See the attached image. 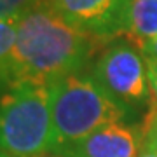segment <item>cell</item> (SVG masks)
I'll return each mask as SVG.
<instances>
[{
	"label": "cell",
	"instance_id": "cell-1",
	"mask_svg": "<svg viewBox=\"0 0 157 157\" xmlns=\"http://www.w3.org/2000/svg\"><path fill=\"white\" fill-rule=\"evenodd\" d=\"M107 42L110 40L72 26L42 2L17 21L16 42L0 73V87L54 84L70 73L80 72Z\"/></svg>",
	"mask_w": 157,
	"mask_h": 157
},
{
	"label": "cell",
	"instance_id": "cell-2",
	"mask_svg": "<svg viewBox=\"0 0 157 157\" xmlns=\"http://www.w3.org/2000/svg\"><path fill=\"white\" fill-rule=\"evenodd\" d=\"M49 108L56 152L87 138L94 131L121 122L126 103L113 98L93 75L70 73L49 86Z\"/></svg>",
	"mask_w": 157,
	"mask_h": 157
},
{
	"label": "cell",
	"instance_id": "cell-3",
	"mask_svg": "<svg viewBox=\"0 0 157 157\" xmlns=\"http://www.w3.org/2000/svg\"><path fill=\"white\" fill-rule=\"evenodd\" d=\"M0 148L12 157H40L56 152L49 86L0 87Z\"/></svg>",
	"mask_w": 157,
	"mask_h": 157
},
{
	"label": "cell",
	"instance_id": "cell-4",
	"mask_svg": "<svg viewBox=\"0 0 157 157\" xmlns=\"http://www.w3.org/2000/svg\"><path fill=\"white\" fill-rule=\"evenodd\" d=\"M122 103H140L147 98V63L141 51L129 40H117L101 51L91 73Z\"/></svg>",
	"mask_w": 157,
	"mask_h": 157
},
{
	"label": "cell",
	"instance_id": "cell-5",
	"mask_svg": "<svg viewBox=\"0 0 157 157\" xmlns=\"http://www.w3.org/2000/svg\"><path fill=\"white\" fill-rule=\"evenodd\" d=\"M72 26L112 40L117 37L121 0H44Z\"/></svg>",
	"mask_w": 157,
	"mask_h": 157
},
{
	"label": "cell",
	"instance_id": "cell-6",
	"mask_svg": "<svg viewBox=\"0 0 157 157\" xmlns=\"http://www.w3.org/2000/svg\"><path fill=\"white\" fill-rule=\"evenodd\" d=\"M70 157H138L140 138L124 124H110L65 148Z\"/></svg>",
	"mask_w": 157,
	"mask_h": 157
},
{
	"label": "cell",
	"instance_id": "cell-7",
	"mask_svg": "<svg viewBox=\"0 0 157 157\" xmlns=\"http://www.w3.org/2000/svg\"><path fill=\"white\" fill-rule=\"evenodd\" d=\"M141 47L157 37V0H122L117 37Z\"/></svg>",
	"mask_w": 157,
	"mask_h": 157
},
{
	"label": "cell",
	"instance_id": "cell-8",
	"mask_svg": "<svg viewBox=\"0 0 157 157\" xmlns=\"http://www.w3.org/2000/svg\"><path fill=\"white\" fill-rule=\"evenodd\" d=\"M17 21L19 19H7L0 21V73L4 72L9 56L12 52L17 35Z\"/></svg>",
	"mask_w": 157,
	"mask_h": 157
},
{
	"label": "cell",
	"instance_id": "cell-9",
	"mask_svg": "<svg viewBox=\"0 0 157 157\" xmlns=\"http://www.w3.org/2000/svg\"><path fill=\"white\" fill-rule=\"evenodd\" d=\"M44 0H0V21L19 19Z\"/></svg>",
	"mask_w": 157,
	"mask_h": 157
},
{
	"label": "cell",
	"instance_id": "cell-10",
	"mask_svg": "<svg viewBox=\"0 0 157 157\" xmlns=\"http://www.w3.org/2000/svg\"><path fill=\"white\" fill-rule=\"evenodd\" d=\"M141 147L157 152V112H147L141 128Z\"/></svg>",
	"mask_w": 157,
	"mask_h": 157
},
{
	"label": "cell",
	"instance_id": "cell-11",
	"mask_svg": "<svg viewBox=\"0 0 157 157\" xmlns=\"http://www.w3.org/2000/svg\"><path fill=\"white\" fill-rule=\"evenodd\" d=\"M147 63V82H148V112H157V59L145 58Z\"/></svg>",
	"mask_w": 157,
	"mask_h": 157
},
{
	"label": "cell",
	"instance_id": "cell-12",
	"mask_svg": "<svg viewBox=\"0 0 157 157\" xmlns=\"http://www.w3.org/2000/svg\"><path fill=\"white\" fill-rule=\"evenodd\" d=\"M141 52L145 54V58H154L157 59V37L150 42H147L143 47H141Z\"/></svg>",
	"mask_w": 157,
	"mask_h": 157
},
{
	"label": "cell",
	"instance_id": "cell-13",
	"mask_svg": "<svg viewBox=\"0 0 157 157\" xmlns=\"http://www.w3.org/2000/svg\"><path fill=\"white\" fill-rule=\"evenodd\" d=\"M138 157H157V152H152V150H148V148H143V147H141Z\"/></svg>",
	"mask_w": 157,
	"mask_h": 157
},
{
	"label": "cell",
	"instance_id": "cell-14",
	"mask_svg": "<svg viewBox=\"0 0 157 157\" xmlns=\"http://www.w3.org/2000/svg\"><path fill=\"white\" fill-rule=\"evenodd\" d=\"M40 157H70V155L65 154V152H47V154H44Z\"/></svg>",
	"mask_w": 157,
	"mask_h": 157
},
{
	"label": "cell",
	"instance_id": "cell-15",
	"mask_svg": "<svg viewBox=\"0 0 157 157\" xmlns=\"http://www.w3.org/2000/svg\"><path fill=\"white\" fill-rule=\"evenodd\" d=\"M0 157H12V155H9L6 150H2V148H0Z\"/></svg>",
	"mask_w": 157,
	"mask_h": 157
},
{
	"label": "cell",
	"instance_id": "cell-16",
	"mask_svg": "<svg viewBox=\"0 0 157 157\" xmlns=\"http://www.w3.org/2000/svg\"><path fill=\"white\" fill-rule=\"evenodd\" d=\"M121 2H122V0H121Z\"/></svg>",
	"mask_w": 157,
	"mask_h": 157
}]
</instances>
